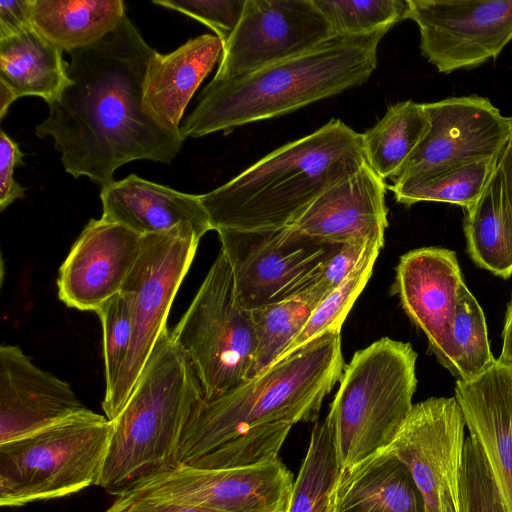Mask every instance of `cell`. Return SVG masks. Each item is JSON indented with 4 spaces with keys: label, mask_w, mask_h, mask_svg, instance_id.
<instances>
[{
    "label": "cell",
    "mask_w": 512,
    "mask_h": 512,
    "mask_svg": "<svg viewBox=\"0 0 512 512\" xmlns=\"http://www.w3.org/2000/svg\"><path fill=\"white\" fill-rule=\"evenodd\" d=\"M232 270L235 294L246 310L303 295L341 245L292 227L265 231L217 230Z\"/></svg>",
    "instance_id": "obj_10"
},
{
    "label": "cell",
    "mask_w": 512,
    "mask_h": 512,
    "mask_svg": "<svg viewBox=\"0 0 512 512\" xmlns=\"http://www.w3.org/2000/svg\"><path fill=\"white\" fill-rule=\"evenodd\" d=\"M463 284L456 253L446 248L411 250L400 257L396 268L394 292L403 310L451 374L455 367L452 327Z\"/></svg>",
    "instance_id": "obj_16"
},
{
    "label": "cell",
    "mask_w": 512,
    "mask_h": 512,
    "mask_svg": "<svg viewBox=\"0 0 512 512\" xmlns=\"http://www.w3.org/2000/svg\"><path fill=\"white\" fill-rule=\"evenodd\" d=\"M334 35L313 0H246L213 79L253 73L302 54Z\"/></svg>",
    "instance_id": "obj_14"
},
{
    "label": "cell",
    "mask_w": 512,
    "mask_h": 512,
    "mask_svg": "<svg viewBox=\"0 0 512 512\" xmlns=\"http://www.w3.org/2000/svg\"><path fill=\"white\" fill-rule=\"evenodd\" d=\"M345 368L341 332L302 346L223 395L195 408L179 465L226 469L278 457L292 426L316 421Z\"/></svg>",
    "instance_id": "obj_2"
},
{
    "label": "cell",
    "mask_w": 512,
    "mask_h": 512,
    "mask_svg": "<svg viewBox=\"0 0 512 512\" xmlns=\"http://www.w3.org/2000/svg\"><path fill=\"white\" fill-rule=\"evenodd\" d=\"M407 19L440 73L478 67L512 41V0H408Z\"/></svg>",
    "instance_id": "obj_11"
},
{
    "label": "cell",
    "mask_w": 512,
    "mask_h": 512,
    "mask_svg": "<svg viewBox=\"0 0 512 512\" xmlns=\"http://www.w3.org/2000/svg\"><path fill=\"white\" fill-rule=\"evenodd\" d=\"M454 397L507 512H512V368L496 360L479 376L456 381Z\"/></svg>",
    "instance_id": "obj_20"
},
{
    "label": "cell",
    "mask_w": 512,
    "mask_h": 512,
    "mask_svg": "<svg viewBox=\"0 0 512 512\" xmlns=\"http://www.w3.org/2000/svg\"><path fill=\"white\" fill-rule=\"evenodd\" d=\"M368 244H342L324 263L314 284L301 296L317 306L354 270Z\"/></svg>",
    "instance_id": "obj_37"
},
{
    "label": "cell",
    "mask_w": 512,
    "mask_h": 512,
    "mask_svg": "<svg viewBox=\"0 0 512 512\" xmlns=\"http://www.w3.org/2000/svg\"><path fill=\"white\" fill-rule=\"evenodd\" d=\"M101 218L140 236L189 229L199 237L213 230L200 195L180 192L135 174L102 186Z\"/></svg>",
    "instance_id": "obj_21"
},
{
    "label": "cell",
    "mask_w": 512,
    "mask_h": 512,
    "mask_svg": "<svg viewBox=\"0 0 512 512\" xmlns=\"http://www.w3.org/2000/svg\"><path fill=\"white\" fill-rule=\"evenodd\" d=\"M154 51L125 14L106 36L69 53L70 83L35 130L39 138L52 137L68 174L104 186L128 162L168 164L177 156L185 138L143 102Z\"/></svg>",
    "instance_id": "obj_1"
},
{
    "label": "cell",
    "mask_w": 512,
    "mask_h": 512,
    "mask_svg": "<svg viewBox=\"0 0 512 512\" xmlns=\"http://www.w3.org/2000/svg\"><path fill=\"white\" fill-rule=\"evenodd\" d=\"M105 512H224L209 507L123 494Z\"/></svg>",
    "instance_id": "obj_39"
},
{
    "label": "cell",
    "mask_w": 512,
    "mask_h": 512,
    "mask_svg": "<svg viewBox=\"0 0 512 512\" xmlns=\"http://www.w3.org/2000/svg\"><path fill=\"white\" fill-rule=\"evenodd\" d=\"M102 326L105 368V395L109 399L120 380L133 338L130 305L120 292L107 301L97 312Z\"/></svg>",
    "instance_id": "obj_34"
},
{
    "label": "cell",
    "mask_w": 512,
    "mask_h": 512,
    "mask_svg": "<svg viewBox=\"0 0 512 512\" xmlns=\"http://www.w3.org/2000/svg\"><path fill=\"white\" fill-rule=\"evenodd\" d=\"M429 128L423 103L409 99L390 105L384 116L362 134L367 164L380 178L393 182Z\"/></svg>",
    "instance_id": "obj_27"
},
{
    "label": "cell",
    "mask_w": 512,
    "mask_h": 512,
    "mask_svg": "<svg viewBox=\"0 0 512 512\" xmlns=\"http://www.w3.org/2000/svg\"><path fill=\"white\" fill-rule=\"evenodd\" d=\"M111 421L87 408L0 444V505L18 507L96 485Z\"/></svg>",
    "instance_id": "obj_7"
},
{
    "label": "cell",
    "mask_w": 512,
    "mask_h": 512,
    "mask_svg": "<svg viewBox=\"0 0 512 512\" xmlns=\"http://www.w3.org/2000/svg\"><path fill=\"white\" fill-rule=\"evenodd\" d=\"M334 34H359L407 19L408 0H313Z\"/></svg>",
    "instance_id": "obj_33"
},
{
    "label": "cell",
    "mask_w": 512,
    "mask_h": 512,
    "mask_svg": "<svg viewBox=\"0 0 512 512\" xmlns=\"http://www.w3.org/2000/svg\"><path fill=\"white\" fill-rule=\"evenodd\" d=\"M465 426L455 397H431L413 405L388 447L410 469L426 512H460Z\"/></svg>",
    "instance_id": "obj_13"
},
{
    "label": "cell",
    "mask_w": 512,
    "mask_h": 512,
    "mask_svg": "<svg viewBox=\"0 0 512 512\" xmlns=\"http://www.w3.org/2000/svg\"><path fill=\"white\" fill-rule=\"evenodd\" d=\"M366 163L362 134L340 119L270 152L200 195L213 230L291 226L326 189Z\"/></svg>",
    "instance_id": "obj_4"
},
{
    "label": "cell",
    "mask_w": 512,
    "mask_h": 512,
    "mask_svg": "<svg viewBox=\"0 0 512 512\" xmlns=\"http://www.w3.org/2000/svg\"><path fill=\"white\" fill-rule=\"evenodd\" d=\"M152 2L200 21L215 32L224 46L239 23L246 0H153Z\"/></svg>",
    "instance_id": "obj_36"
},
{
    "label": "cell",
    "mask_w": 512,
    "mask_h": 512,
    "mask_svg": "<svg viewBox=\"0 0 512 512\" xmlns=\"http://www.w3.org/2000/svg\"><path fill=\"white\" fill-rule=\"evenodd\" d=\"M83 409L68 382L36 366L20 347H0V444Z\"/></svg>",
    "instance_id": "obj_19"
},
{
    "label": "cell",
    "mask_w": 512,
    "mask_h": 512,
    "mask_svg": "<svg viewBox=\"0 0 512 512\" xmlns=\"http://www.w3.org/2000/svg\"><path fill=\"white\" fill-rule=\"evenodd\" d=\"M416 360L410 343L383 337L345 366L326 416L342 468L391 445L413 408Z\"/></svg>",
    "instance_id": "obj_6"
},
{
    "label": "cell",
    "mask_w": 512,
    "mask_h": 512,
    "mask_svg": "<svg viewBox=\"0 0 512 512\" xmlns=\"http://www.w3.org/2000/svg\"><path fill=\"white\" fill-rule=\"evenodd\" d=\"M125 14L122 0H31L33 28L68 53L106 36Z\"/></svg>",
    "instance_id": "obj_25"
},
{
    "label": "cell",
    "mask_w": 512,
    "mask_h": 512,
    "mask_svg": "<svg viewBox=\"0 0 512 512\" xmlns=\"http://www.w3.org/2000/svg\"><path fill=\"white\" fill-rule=\"evenodd\" d=\"M463 230L473 262L508 279L512 275V214L498 167L480 198L465 209Z\"/></svg>",
    "instance_id": "obj_26"
},
{
    "label": "cell",
    "mask_w": 512,
    "mask_h": 512,
    "mask_svg": "<svg viewBox=\"0 0 512 512\" xmlns=\"http://www.w3.org/2000/svg\"><path fill=\"white\" fill-rule=\"evenodd\" d=\"M142 236L102 218L91 219L59 269L58 297L68 307L97 312L121 292Z\"/></svg>",
    "instance_id": "obj_17"
},
{
    "label": "cell",
    "mask_w": 512,
    "mask_h": 512,
    "mask_svg": "<svg viewBox=\"0 0 512 512\" xmlns=\"http://www.w3.org/2000/svg\"><path fill=\"white\" fill-rule=\"evenodd\" d=\"M201 237L189 229L142 236L139 255L121 293L132 317L130 352L113 395L102 401L112 421L121 412L163 330L177 291L196 254Z\"/></svg>",
    "instance_id": "obj_9"
},
{
    "label": "cell",
    "mask_w": 512,
    "mask_h": 512,
    "mask_svg": "<svg viewBox=\"0 0 512 512\" xmlns=\"http://www.w3.org/2000/svg\"><path fill=\"white\" fill-rule=\"evenodd\" d=\"M223 52V42L204 34L189 39L168 54L156 51L148 62L143 102L165 127L180 132V121L195 91Z\"/></svg>",
    "instance_id": "obj_22"
},
{
    "label": "cell",
    "mask_w": 512,
    "mask_h": 512,
    "mask_svg": "<svg viewBox=\"0 0 512 512\" xmlns=\"http://www.w3.org/2000/svg\"><path fill=\"white\" fill-rule=\"evenodd\" d=\"M315 307L298 296L251 311L256 335L252 377L276 362L305 326Z\"/></svg>",
    "instance_id": "obj_32"
},
{
    "label": "cell",
    "mask_w": 512,
    "mask_h": 512,
    "mask_svg": "<svg viewBox=\"0 0 512 512\" xmlns=\"http://www.w3.org/2000/svg\"><path fill=\"white\" fill-rule=\"evenodd\" d=\"M171 337L194 370L206 401L252 377L256 353L252 314L237 300L222 250Z\"/></svg>",
    "instance_id": "obj_8"
},
{
    "label": "cell",
    "mask_w": 512,
    "mask_h": 512,
    "mask_svg": "<svg viewBox=\"0 0 512 512\" xmlns=\"http://www.w3.org/2000/svg\"><path fill=\"white\" fill-rule=\"evenodd\" d=\"M497 167L502 178L508 206L512 214V129L499 156Z\"/></svg>",
    "instance_id": "obj_41"
},
{
    "label": "cell",
    "mask_w": 512,
    "mask_h": 512,
    "mask_svg": "<svg viewBox=\"0 0 512 512\" xmlns=\"http://www.w3.org/2000/svg\"><path fill=\"white\" fill-rule=\"evenodd\" d=\"M498 159L466 163L395 180L387 188L395 200L405 206L419 202H442L466 209L483 194L497 168Z\"/></svg>",
    "instance_id": "obj_28"
},
{
    "label": "cell",
    "mask_w": 512,
    "mask_h": 512,
    "mask_svg": "<svg viewBox=\"0 0 512 512\" xmlns=\"http://www.w3.org/2000/svg\"><path fill=\"white\" fill-rule=\"evenodd\" d=\"M460 512H507L487 461L470 436L465 438L460 472Z\"/></svg>",
    "instance_id": "obj_35"
},
{
    "label": "cell",
    "mask_w": 512,
    "mask_h": 512,
    "mask_svg": "<svg viewBox=\"0 0 512 512\" xmlns=\"http://www.w3.org/2000/svg\"><path fill=\"white\" fill-rule=\"evenodd\" d=\"M391 26L336 34L312 49L228 80L212 79L180 132L202 137L278 117L362 85L377 66L378 46Z\"/></svg>",
    "instance_id": "obj_3"
},
{
    "label": "cell",
    "mask_w": 512,
    "mask_h": 512,
    "mask_svg": "<svg viewBox=\"0 0 512 512\" xmlns=\"http://www.w3.org/2000/svg\"><path fill=\"white\" fill-rule=\"evenodd\" d=\"M423 104L430 128L395 180L500 156L512 117L488 98L468 95Z\"/></svg>",
    "instance_id": "obj_15"
},
{
    "label": "cell",
    "mask_w": 512,
    "mask_h": 512,
    "mask_svg": "<svg viewBox=\"0 0 512 512\" xmlns=\"http://www.w3.org/2000/svg\"><path fill=\"white\" fill-rule=\"evenodd\" d=\"M386 188L366 162L326 189L290 227L322 242L383 247L388 227Z\"/></svg>",
    "instance_id": "obj_18"
},
{
    "label": "cell",
    "mask_w": 512,
    "mask_h": 512,
    "mask_svg": "<svg viewBox=\"0 0 512 512\" xmlns=\"http://www.w3.org/2000/svg\"><path fill=\"white\" fill-rule=\"evenodd\" d=\"M293 483L290 470L275 457L226 469H200L180 464L148 478L124 494L224 512H286Z\"/></svg>",
    "instance_id": "obj_12"
},
{
    "label": "cell",
    "mask_w": 512,
    "mask_h": 512,
    "mask_svg": "<svg viewBox=\"0 0 512 512\" xmlns=\"http://www.w3.org/2000/svg\"><path fill=\"white\" fill-rule=\"evenodd\" d=\"M334 512H426V506L408 466L386 448L342 468Z\"/></svg>",
    "instance_id": "obj_23"
},
{
    "label": "cell",
    "mask_w": 512,
    "mask_h": 512,
    "mask_svg": "<svg viewBox=\"0 0 512 512\" xmlns=\"http://www.w3.org/2000/svg\"><path fill=\"white\" fill-rule=\"evenodd\" d=\"M497 360L512 368V299L506 311L502 331V348Z\"/></svg>",
    "instance_id": "obj_42"
},
{
    "label": "cell",
    "mask_w": 512,
    "mask_h": 512,
    "mask_svg": "<svg viewBox=\"0 0 512 512\" xmlns=\"http://www.w3.org/2000/svg\"><path fill=\"white\" fill-rule=\"evenodd\" d=\"M381 248L377 243L367 245L354 270L315 307L305 326L276 362L324 334L341 332L343 322L372 276Z\"/></svg>",
    "instance_id": "obj_30"
},
{
    "label": "cell",
    "mask_w": 512,
    "mask_h": 512,
    "mask_svg": "<svg viewBox=\"0 0 512 512\" xmlns=\"http://www.w3.org/2000/svg\"><path fill=\"white\" fill-rule=\"evenodd\" d=\"M63 50L33 26L0 39V82L17 96H37L48 104L70 83Z\"/></svg>",
    "instance_id": "obj_24"
},
{
    "label": "cell",
    "mask_w": 512,
    "mask_h": 512,
    "mask_svg": "<svg viewBox=\"0 0 512 512\" xmlns=\"http://www.w3.org/2000/svg\"><path fill=\"white\" fill-rule=\"evenodd\" d=\"M456 381H468L483 373L497 359L488 339L484 312L465 283L461 286L452 327Z\"/></svg>",
    "instance_id": "obj_31"
},
{
    "label": "cell",
    "mask_w": 512,
    "mask_h": 512,
    "mask_svg": "<svg viewBox=\"0 0 512 512\" xmlns=\"http://www.w3.org/2000/svg\"><path fill=\"white\" fill-rule=\"evenodd\" d=\"M18 99L14 92L4 83L0 82V118L3 119L10 105Z\"/></svg>",
    "instance_id": "obj_43"
},
{
    "label": "cell",
    "mask_w": 512,
    "mask_h": 512,
    "mask_svg": "<svg viewBox=\"0 0 512 512\" xmlns=\"http://www.w3.org/2000/svg\"><path fill=\"white\" fill-rule=\"evenodd\" d=\"M200 382L166 327L112 430L97 486L116 497L179 465L180 439L204 400Z\"/></svg>",
    "instance_id": "obj_5"
},
{
    "label": "cell",
    "mask_w": 512,
    "mask_h": 512,
    "mask_svg": "<svg viewBox=\"0 0 512 512\" xmlns=\"http://www.w3.org/2000/svg\"><path fill=\"white\" fill-rule=\"evenodd\" d=\"M341 470L333 427L326 417L312 430L286 512H334V495Z\"/></svg>",
    "instance_id": "obj_29"
},
{
    "label": "cell",
    "mask_w": 512,
    "mask_h": 512,
    "mask_svg": "<svg viewBox=\"0 0 512 512\" xmlns=\"http://www.w3.org/2000/svg\"><path fill=\"white\" fill-rule=\"evenodd\" d=\"M24 153L19 145L3 130L0 133V210L25 196L23 188L14 179V170L24 165Z\"/></svg>",
    "instance_id": "obj_38"
},
{
    "label": "cell",
    "mask_w": 512,
    "mask_h": 512,
    "mask_svg": "<svg viewBox=\"0 0 512 512\" xmlns=\"http://www.w3.org/2000/svg\"><path fill=\"white\" fill-rule=\"evenodd\" d=\"M31 27V0L0 1V39Z\"/></svg>",
    "instance_id": "obj_40"
}]
</instances>
